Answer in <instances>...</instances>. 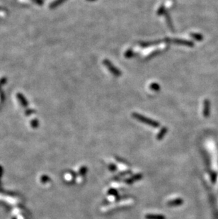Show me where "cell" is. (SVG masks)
Instances as JSON below:
<instances>
[{"label":"cell","mask_w":218,"mask_h":219,"mask_svg":"<svg viewBox=\"0 0 218 219\" xmlns=\"http://www.w3.org/2000/svg\"><path fill=\"white\" fill-rule=\"evenodd\" d=\"M132 116H133V117H134V119H135L136 120L142 122V123H145V124L148 125V126H152V127L158 128L159 126H160L159 122L152 120V119H149V118L146 117H144V116L137 114V113H133V114H132Z\"/></svg>","instance_id":"obj_1"},{"label":"cell","mask_w":218,"mask_h":219,"mask_svg":"<svg viewBox=\"0 0 218 219\" xmlns=\"http://www.w3.org/2000/svg\"><path fill=\"white\" fill-rule=\"evenodd\" d=\"M165 42L168 43V44H177V45H181V46H188V47H193L194 44L192 41H187V40H183V39H179V38H165L164 40Z\"/></svg>","instance_id":"obj_2"},{"label":"cell","mask_w":218,"mask_h":219,"mask_svg":"<svg viewBox=\"0 0 218 219\" xmlns=\"http://www.w3.org/2000/svg\"><path fill=\"white\" fill-rule=\"evenodd\" d=\"M103 63L106 65V68H108V70L113 74L115 77H120V76L122 74V72L116 68V67L114 66L112 63H111V61H109V60H104L103 61Z\"/></svg>","instance_id":"obj_3"},{"label":"cell","mask_w":218,"mask_h":219,"mask_svg":"<svg viewBox=\"0 0 218 219\" xmlns=\"http://www.w3.org/2000/svg\"><path fill=\"white\" fill-rule=\"evenodd\" d=\"M210 101L208 99H205L203 102V116L205 117H208L210 115Z\"/></svg>","instance_id":"obj_4"},{"label":"cell","mask_w":218,"mask_h":219,"mask_svg":"<svg viewBox=\"0 0 218 219\" xmlns=\"http://www.w3.org/2000/svg\"><path fill=\"white\" fill-rule=\"evenodd\" d=\"M162 41H149V42H142L140 44V46L142 48H147L150 47V46H157L159 45Z\"/></svg>","instance_id":"obj_5"},{"label":"cell","mask_w":218,"mask_h":219,"mask_svg":"<svg viewBox=\"0 0 218 219\" xmlns=\"http://www.w3.org/2000/svg\"><path fill=\"white\" fill-rule=\"evenodd\" d=\"M182 204H183V200L181 199H176L168 202L167 205L169 206H177L181 205Z\"/></svg>","instance_id":"obj_6"},{"label":"cell","mask_w":218,"mask_h":219,"mask_svg":"<svg viewBox=\"0 0 218 219\" xmlns=\"http://www.w3.org/2000/svg\"><path fill=\"white\" fill-rule=\"evenodd\" d=\"M164 16H165L166 20H167V25H168L169 28V29H171V31H173V23H172L171 16H170L169 14L167 11H166V13L164 14Z\"/></svg>","instance_id":"obj_7"},{"label":"cell","mask_w":218,"mask_h":219,"mask_svg":"<svg viewBox=\"0 0 218 219\" xmlns=\"http://www.w3.org/2000/svg\"><path fill=\"white\" fill-rule=\"evenodd\" d=\"M167 131H168V129H167V128H166V127H163L162 129H161V130L159 131V133L157 134V140L162 139V138H164V135H165V134L167 133Z\"/></svg>","instance_id":"obj_8"},{"label":"cell","mask_w":218,"mask_h":219,"mask_svg":"<svg viewBox=\"0 0 218 219\" xmlns=\"http://www.w3.org/2000/svg\"><path fill=\"white\" fill-rule=\"evenodd\" d=\"M146 219H166L165 217L162 215H158V214H147L145 216Z\"/></svg>","instance_id":"obj_9"},{"label":"cell","mask_w":218,"mask_h":219,"mask_svg":"<svg viewBox=\"0 0 218 219\" xmlns=\"http://www.w3.org/2000/svg\"><path fill=\"white\" fill-rule=\"evenodd\" d=\"M17 98L19 99V102H21V104L23 106H26L28 105L27 100L26 99V98L21 94H17Z\"/></svg>","instance_id":"obj_10"},{"label":"cell","mask_w":218,"mask_h":219,"mask_svg":"<svg viewBox=\"0 0 218 219\" xmlns=\"http://www.w3.org/2000/svg\"><path fill=\"white\" fill-rule=\"evenodd\" d=\"M191 36L192 37L193 39H195V41H203V35L200 33H191Z\"/></svg>","instance_id":"obj_11"},{"label":"cell","mask_w":218,"mask_h":219,"mask_svg":"<svg viewBox=\"0 0 218 219\" xmlns=\"http://www.w3.org/2000/svg\"><path fill=\"white\" fill-rule=\"evenodd\" d=\"M66 0H55L53 2H52L50 5V9H54L55 7H58L60 4H61L62 3H63L64 1H65Z\"/></svg>","instance_id":"obj_12"},{"label":"cell","mask_w":218,"mask_h":219,"mask_svg":"<svg viewBox=\"0 0 218 219\" xmlns=\"http://www.w3.org/2000/svg\"><path fill=\"white\" fill-rule=\"evenodd\" d=\"M149 87H150V89H152V91H155V92H159V91L160 90V89H161L159 84L156 82L152 83V84H150V86H149Z\"/></svg>","instance_id":"obj_13"},{"label":"cell","mask_w":218,"mask_h":219,"mask_svg":"<svg viewBox=\"0 0 218 219\" xmlns=\"http://www.w3.org/2000/svg\"><path fill=\"white\" fill-rule=\"evenodd\" d=\"M134 56L135 53L131 49H128V50H126V52L125 53V57L126 58H131L134 57Z\"/></svg>","instance_id":"obj_14"},{"label":"cell","mask_w":218,"mask_h":219,"mask_svg":"<svg viewBox=\"0 0 218 219\" xmlns=\"http://www.w3.org/2000/svg\"><path fill=\"white\" fill-rule=\"evenodd\" d=\"M166 9H165V7H164V6H161V7L159 8L158 11H157V15H159V16H160V15H163L164 14L166 13Z\"/></svg>","instance_id":"obj_15"},{"label":"cell","mask_w":218,"mask_h":219,"mask_svg":"<svg viewBox=\"0 0 218 219\" xmlns=\"http://www.w3.org/2000/svg\"><path fill=\"white\" fill-rule=\"evenodd\" d=\"M160 53H161V51H159V50H157V51L153 52V53H152V54L150 55V56H149V57H148V58H149V59H151V58H153L154 56H157V55H158V54H159Z\"/></svg>","instance_id":"obj_16"},{"label":"cell","mask_w":218,"mask_h":219,"mask_svg":"<svg viewBox=\"0 0 218 219\" xmlns=\"http://www.w3.org/2000/svg\"><path fill=\"white\" fill-rule=\"evenodd\" d=\"M109 194L111 195H113V196H115V195L118 194V192H117L116 190H113V189H112V190H111L109 192Z\"/></svg>","instance_id":"obj_17"},{"label":"cell","mask_w":218,"mask_h":219,"mask_svg":"<svg viewBox=\"0 0 218 219\" xmlns=\"http://www.w3.org/2000/svg\"><path fill=\"white\" fill-rule=\"evenodd\" d=\"M109 169L111 171H115L116 170V167H115V165H114L113 164H111V165H109Z\"/></svg>","instance_id":"obj_18"},{"label":"cell","mask_w":218,"mask_h":219,"mask_svg":"<svg viewBox=\"0 0 218 219\" xmlns=\"http://www.w3.org/2000/svg\"><path fill=\"white\" fill-rule=\"evenodd\" d=\"M6 81H7V80H6L5 77H4V78H1V80H0V87H1L2 85H4V83L6 82Z\"/></svg>","instance_id":"obj_19"},{"label":"cell","mask_w":218,"mask_h":219,"mask_svg":"<svg viewBox=\"0 0 218 219\" xmlns=\"http://www.w3.org/2000/svg\"><path fill=\"white\" fill-rule=\"evenodd\" d=\"M33 1L36 3V4H39V5H41V4H43V0H33Z\"/></svg>","instance_id":"obj_20"},{"label":"cell","mask_w":218,"mask_h":219,"mask_svg":"<svg viewBox=\"0 0 218 219\" xmlns=\"http://www.w3.org/2000/svg\"><path fill=\"white\" fill-rule=\"evenodd\" d=\"M87 1H96V0H87Z\"/></svg>","instance_id":"obj_21"}]
</instances>
